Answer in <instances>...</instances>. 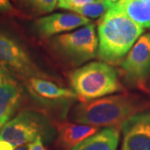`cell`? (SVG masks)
I'll return each mask as SVG.
<instances>
[{
  "label": "cell",
  "instance_id": "obj_1",
  "mask_svg": "<svg viewBox=\"0 0 150 150\" xmlns=\"http://www.w3.org/2000/svg\"><path fill=\"white\" fill-rule=\"evenodd\" d=\"M98 23V56L111 64H119L144 32V28L115 4L101 17Z\"/></svg>",
  "mask_w": 150,
  "mask_h": 150
},
{
  "label": "cell",
  "instance_id": "obj_2",
  "mask_svg": "<svg viewBox=\"0 0 150 150\" xmlns=\"http://www.w3.org/2000/svg\"><path fill=\"white\" fill-rule=\"evenodd\" d=\"M144 108L134 95L118 94L76 105L71 112V120L97 128L119 129L126 120Z\"/></svg>",
  "mask_w": 150,
  "mask_h": 150
},
{
  "label": "cell",
  "instance_id": "obj_3",
  "mask_svg": "<svg viewBox=\"0 0 150 150\" xmlns=\"http://www.w3.org/2000/svg\"><path fill=\"white\" fill-rule=\"evenodd\" d=\"M69 79L74 91L83 102L92 101L121 89L116 70L102 62H93L73 71Z\"/></svg>",
  "mask_w": 150,
  "mask_h": 150
},
{
  "label": "cell",
  "instance_id": "obj_4",
  "mask_svg": "<svg viewBox=\"0 0 150 150\" xmlns=\"http://www.w3.org/2000/svg\"><path fill=\"white\" fill-rule=\"evenodd\" d=\"M55 130L46 119L32 112H23L8 121L0 133V140H4L14 147L29 144L38 138L49 142L54 139Z\"/></svg>",
  "mask_w": 150,
  "mask_h": 150
},
{
  "label": "cell",
  "instance_id": "obj_5",
  "mask_svg": "<svg viewBox=\"0 0 150 150\" xmlns=\"http://www.w3.org/2000/svg\"><path fill=\"white\" fill-rule=\"evenodd\" d=\"M55 48L75 64L93 59L98 54V39L93 23H88L75 32L54 38Z\"/></svg>",
  "mask_w": 150,
  "mask_h": 150
},
{
  "label": "cell",
  "instance_id": "obj_6",
  "mask_svg": "<svg viewBox=\"0 0 150 150\" xmlns=\"http://www.w3.org/2000/svg\"><path fill=\"white\" fill-rule=\"evenodd\" d=\"M0 61L22 77L31 79L41 75L23 48L4 33H0Z\"/></svg>",
  "mask_w": 150,
  "mask_h": 150
},
{
  "label": "cell",
  "instance_id": "obj_7",
  "mask_svg": "<svg viewBox=\"0 0 150 150\" xmlns=\"http://www.w3.org/2000/svg\"><path fill=\"white\" fill-rule=\"evenodd\" d=\"M127 79L141 83L150 72V33L141 36L122 62Z\"/></svg>",
  "mask_w": 150,
  "mask_h": 150
},
{
  "label": "cell",
  "instance_id": "obj_8",
  "mask_svg": "<svg viewBox=\"0 0 150 150\" xmlns=\"http://www.w3.org/2000/svg\"><path fill=\"white\" fill-rule=\"evenodd\" d=\"M122 150H150V112L135 114L123 123Z\"/></svg>",
  "mask_w": 150,
  "mask_h": 150
},
{
  "label": "cell",
  "instance_id": "obj_9",
  "mask_svg": "<svg viewBox=\"0 0 150 150\" xmlns=\"http://www.w3.org/2000/svg\"><path fill=\"white\" fill-rule=\"evenodd\" d=\"M29 93L39 102L45 104L69 103L78 98L74 91L61 88L51 81L40 78H31L28 81Z\"/></svg>",
  "mask_w": 150,
  "mask_h": 150
},
{
  "label": "cell",
  "instance_id": "obj_10",
  "mask_svg": "<svg viewBox=\"0 0 150 150\" xmlns=\"http://www.w3.org/2000/svg\"><path fill=\"white\" fill-rule=\"evenodd\" d=\"M88 23H90V20L88 18L76 13H54L37 19L35 22V28L41 36L50 37Z\"/></svg>",
  "mask_w": 150,
  "mask_h": 150
},
{
  "label": "cell",
  "instance_id": "obj_11",
  "mask_svg": "<svg viewBox=\"0 0 150 150\" xmlns=\"http://www.w3.org/2000/svg\"><path fill=\"white\" fill-rule=\"evenodd\" d=\"M98 131V128L85 124L70 122L58 123L56 144L60 149L72 150Z\"/></svg>",
  "mask_w": 150,
  "mask_h": 150
},
{
  "label": "cell",
  "instance_id": "obj_12",
  "mask_svg": "<svg viewBox=\"0 0 150 150\" xmlns=\"http://www.w3.org/2000/svg\"><path fill=\"white\" fill-rule=\"evenodd\" d=\"M21 99V89L8 76L0 84V120L8 122Z\"/></svg>",
  "mask_w": 150,
  "mask_h": 150
},
{
  "label": "cell",
  "instance_id": "obj_13",
  "mask_svg": "<svg viewBox=\"0 0 150 150\" xmlns=\"http://www.w3.org/2000/svg\"><path fill=\"white\" fill-rule=\"evenodd\" d=\"M119 141V129L105 128L87 138L72 150H116Z\"/></svg>",
  "mask_w": 150,
  "mask_h": 150
},
{
  "label": "cell",
  "instance_id": "obj_14",
  "mask_svg": "<svg viewBox=\"0 0 150 150\" xmlns=\"http://www.w3.org/2000/svg\"><path fill=\"white\" fill-rule=\"evenodd\" d=\"M115 6L141 27L150 28V0H119Z\"/></svg>",
  "mask_w": 150,
  "mask_h": 150
},
{
  "label": "cell",
  "instance_id": "obj_15",
  "mask_svg": "<svg viewBox=\"0 0 150 150\" xmlns=\"http://www.w3.org/2000/svg\"><path fill=\"white\" fill-rule=\"evenodd\" d=\"M115 4L110 0H94L91 4L75 9L74 13L86 18H96L103 17Z\"/></svg>",
  "mask_w": 150,
  "mask_h": 150
},
{
  "label": "cell",
  "instance_id": "obj_16",
  "mask_svg": "<svg viewBox=\"0 0 150 150\" xmlns=\"http://www.w3.org/2000/svg\"><path fill=\"white\" fill-rule=\"evenodd\" d=\"M58 0H19L23 8L33 14H44L54 10Z\"/></svg>",
  "mask_w": 150,
  "mask_h": 150
},
{
  "label": "cell",
  "instance_id": "obj_17",
  "mask_svg": "<svg viewBox=\"0 0 150 150\" xmlns=\"http://www.w3.org/2000/svg\"><path fill=\"white\" fill-rule=\"evenodd\" d=\"M93 1L94 0H58V6L61 8L74 11L91 4Z\"/></svg>",
  "mask_w": 150,
  "mask_h": 150
},
{
  "label": "cell",
  "instance_id": "obj_18",
  "mask_svg": "<svg viewBox=\"0 0 150 150\" xmlns=\"http://www.w3.org/2000/svg\"><path fill=\"white\" fill-rule=\"evenodd\" d=\"M0 13H16V10L12 6L9 0H0Z\"/></svg>",
  "mask_w": 150,
  "mask_h": 150
},
{
  "label": "cell",
  "instance_id": "obj_19",
  "mask_svg": "<svg viewBox=\"0 0 150 150\" xmlns=\"http://www.w3.org/2000/svg\"><path fill=\"white\" fill-rule=\"evenodd\" d=\"M28 150H47L43 146V141L41 138H38L34 142L28 144Z\"/></svg>",
  "mask_w": 150,
  "mask_h": 150
},
{
  "label": "cell",
  "instance_id": "obj_20",
  "mask_svg": "<svg viewBox=\"0 0 150 150\" xmlns=\"http://www.w3.org/2000/svg\"><path fill=\"white\" fill-rule=\"evenodd\" d=\"M16 147H14L10 143L4 141V140H0V150H14Z\"/></svg>",
  "mask_w": 150,
  "mask_h": 150
},
{
  "label": "cell",
  "instance_id": "obj_21",
  "mask_svg": "<svg viewBox=\"0 0 150 150\" xmlns=\"http://www.w3.org/2000/svg\"><path fill=\"white\" fill-rule=\"evenodd\" d=\"M8 76H9V74H8L7 70L5 69H4L3 67H1L0 68V84L5 80Z\"/></svg>",
  "mask_w": 150,
  "mask_h": 150
},
{
  "label": "cell",
  "instance_id": "obj_22",
  "mask_svg": "<svg viewBox=\"0 0 150 150\" xmlns=\"http://www.w3.org/2000/svg\"><path fill=\"white\" fill-rule=\"evenodd\" d=\"M14 150H28V144H24L21 145V146H18V147H17Z\"/></svg>",
  "mask_w": 150,
  "mask_h": 150
},
{
  "label": "cell",
  "instance_id": "obj_23",
  "mask_svg": "<svg viewBox=\"0 0 150 150\" xmlns=\"http://www.w3.org/2000/svg\"><path fill=\"white\" fill-rule=\"evenodd\" d=\"M5 123L6 122H4V121H1V120H0V133H1L2 129L4 128V126L5 125Z\"/></svg>",
  "mask_w": 150,
  "mask_h": 150
},
{
  "label": "cell",
  "instance_id": "obj_24",
  "mask_svg": "<svg viewBox=\"0 0 150 150\" xmlns=\"http://www.w3.org/2000/svg\"><path fill=\"white\" fill-rule=\"evenodd\" d=\"M110 1H111V2H112L113 4H116V3H118L119 0H110Z\"/></svg>",
  "mask_w": 150,
  "mask_h": 150
},
{
  "label": "cell",
  "instance_id": "obj_25",
  "mask_svg": "<svg viewBox=\"0 0 150 150\" xmlns=\"http://www.w3.org/2000/svg\"><path fill=\"white\" fill-rule=\"evenodd\" d=\"M13 2H15V3L17 2V0H13Z\"/></svg>",
  "mask_w": 150,
  "mask_h": 150
}]
</instances>
